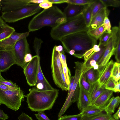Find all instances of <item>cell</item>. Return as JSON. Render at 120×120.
Wrapping results in <instances>:
<instances>
[{
    "mask_svg": "<svg viewBox=\"0 0 120 120\" xmlns=\"http://www.w3.org/2000/svg\"><path fill=\"white\" fill-rule=\"evenodd\" d=\"M19 88H17L15 87H10L0 83V89L3 90H15Z\"/></svg>",
    "mask_w": 120,
    "mask_h": 120,
    "instance_id": "47",
    "label": "cell"
},
{
    "mask_svg": "<svg viewBox=\"0 0 120 120\" xmlns=\"http://www.w3.org/2000/svg\"><path fill=\"white\" fill-rule=\"evenodd\" d=\"M59 57L62 64L63 72L66 83L69 86L70 83V79L71 77L70 70L67 66L66 61H64L62 60L60 57L59 55Z\"/></svg>",
    "mask_w": 120,
    "mask_h": 120,
    "instance_id": "31",
    "label": "cell"
},
{
    "mask_svg": "<svg viewBox=\"0 0 120 120\" xmlns=\"http://www.w3.org/2000/svg\"><path fill=\"white\" fill-rule=\"evenodd\" d=\"M110 12L107 8L101 9L92 19L88 30L96 28L102 25L105 17L108 16Z\"/></svg>",
    "mask_w": 120,
    "mask_h": 120,
    "instance_id": "16",
    "label": "cell"
},
{
    "mask_svg": "<svg viewBox=\"0 0 120 120\" xmlns=\"http://www.w3.org/2000/svg\"><path fill=\"white\" fill-rule=\"evenodd\" d=\"M114 63L112 60L108 62L99 76L98 81L101 86L105 85L111 77V72Z\"/></svg>",
    "mask_w": 120,
    "mask_h": 120,
    "instance_id": "20",
    "label": "cell"
},
{
    "mask_svg": "<svg viewBox=\"0 0 120 120\" xmlns=\"http://www.w3.org/2000/svg\"><path fill=\"white\" fill-rule=\"evenodd\" d=\"M15 31L14 28L6 24L4 30L0 34V42L8 37Z\"/></svg>",
    "mask_w": 120,
    "mask_h": 120,
    "instance_id": "32",
    "label": "cell"
},
{
    "mask_svg": "<svg viewBox=\"0 0 120 120\" xmlns=\"http://www.w3.org/2000/svg\"><path fill=\"white\" fill-rule=\"evenodd\" d=\"M13 51L15 64L23 69L27 64L24 62L25 57L30 52L26 38L18 41L15 44Z\"/></svg>",
    "mask_w": 120,
    "mask_h": 120,
    "instance_id": "9",
    "label": "cell"
},
{
    "mask_svg": "<svg viewBox=\"0 0 120 120\" xmlns=\"http://www.w3.org/2000/svg\"><path fill=\"white\" fill-rule=\"evenodd\" d=\"M40 58L38 59V72L36 86L37 88L43 90H48L53 89L45 77L42 72L40 62Z\"/></svg>",
    "mask_w": 120,
    "mask_h": 120,
    "instance_id": "17",
    "label": "cell"
},
{
    "mask_svg": "<svg viewBox=\"0 0 120 120\" xmlns=\"http://www.w3.org/2000/svg\"><path fill=\"white\" fill-rule=\"evenodd\" d=\"M60 41L61 42L64 51L68 53L73 50L75 55L83 54L87 50L97 44V41L91 37L87 31L71 34L62 38Z\"/></svg>",
    "mask_w": 120,
    "mask_h": 120,
    "instance_id": "3",
    "label": "cell"
},
{
    "mask_svg": "<svg viewBox=\"0 0 120 120\" xmlns=\"http://www.w3.org/2000/svg\"><path fill=\"white\" fill-rule=\"evenodd\" d=\"M89 5H79L68 4L63 12L66 19L78 15L84 11Z\"/></svg>",
    "mask_w": 120,
    "mask_h": 120,
    "instance_id": "15",
    "label": "cell"
},
{
    "mask_svg": "<svg viewBox=\"0 0 120 120\" xmlns=\"http://www.w3.org/2000/svg\"><path fill=\"white\" fill-rule=\"evenodd\" d=\"M111 33H109L106 31L104 32L99 38V41L98 45L106 46L111 38Z\"/></svg>",
    "mask_w": 120,
    "mask_h": 120,
    "instance_id": "33",
    "label": "cell"
},
{
    "mask_svg": "<svg viewBox=\"0 0 120 120\" xmlns=\"http://www.w3.org/2000/svg\"><path fill=\"white\" fill-rule=\"evenodd\" d=\"M92 8V19L102 9L105 8L101 0H96L91 4Z\"/></svg>",
    "mask_w": 120,
    "mask_h": 120,
    "instance_id": "30",
    "label": "cell"
},
{
    "mask_svg": "<svg viewBox=\"0 0 120 120\" xmlns=\"http://www.w3.org/2000/svg\"><path fill=\"white\" fill-rule=\"evenodd\" d=\"M0 83L8 86L10 87H15L17 88L19 87L16 83H14L10 80L5 79L3 80H0Z\"/></svg>",
    "mask_w": 120,
    "mask_h": 120,
    "instance_id": "46",
    "label": "cell"
},
{
    "mask_svg": "<svg viewBox=\"0 0 120 120\" xmlns=\"http://www.w3.org/2000/svg\"><path fill=\"white\" fill-rule=\"evenodd\" d=\"M114 49L113 47L112 40L111 38L106 46L103 54L97 63V64L99 66L97 70L99 73L100 76L106 65L108 63L111 57L113 55Z\"/></svg>",
    "mask_w": 120,
    "mask_h": 120,
    "instance_id": "13",
    "label": "cell"
},
{
    "mask_svg": "<svg viewBox=\"0 0 120 120\" xmlns=\"http://www.w3.org/2000/svg\"><path fill=\"white\" fill-rule=\"evenodd\" d=\"M19 120H33L32 118L23 112L18 117Z\"/></svg>",
    "mask_w": 120,
    "mask_h": 120,
    "instance_id": "48",
    "label": "cell"
},
{
    "mask_svg": "<svg viewBox=\"0 0 120 120\" xmlns=\"http://www.w3.org/2000/svg\"><path fill=\"white\" fill-rule=\"evenodd\" d=\"M82 114L81 112L80 113L74 115H64L61 116L58 120H82Z\"/></svg>",
    "mask_w": 120,
    "mask_h": 120,
    "instance_id": "36",
    "label": "cell"
},
{
    "mask_svg": "<svg viewBox=\"0 0 120 120\" xmlns=\"http://www.w3.org/2000/svg\"><path fill=\"white\" fill-rule=\"evenodd\" d=\"M9 117L8 115L5 113L2 110L0 109V120H5Z\"/></svg>",
    "mask_w": 120,
    "mask_h": 120,
    "instance_id": "51",
    "label": "cell"
},
{
    "mask_svg": "<svg viewBox=\"0 0 120 120\" xmlns=\"http://www.w3.org/2000/svg\"><path fill=\"white\" fill-rule=\"evenodd\" d=\"M35 52L36 55L33 57L23 69L27 83L30 86H36L37 81L40 51Z\"/></svg>",
    "mask_w": 120,
    "mask_h": 120,
    "instance_id": "10",
    "label": "cell"
},
{
    "mask_svg": "<svg viewBox=\"0 0 120 120\" xmlns=\"http://www.w3.org/2000/svg\"><path fill=\"white\" fill-rule=\"evenodd\" d=\"M97 64V62L93 60L90 61L89 63V66L90 67L93 68V67Z\"/></svg>",
    "mask_w": 120,
    "mask_h": 120,
    "instance_id": "58",
    "label": "cell"
},
{
    "mask_svg": "<svg viewBox=\"0 0 120 120\" xmlns=\"http://www.w3.org/2000/svg\"><path fill=\"white\" fill-rule=\"evenodd\" d=\"M120 80L116 83L113 92H120Z\"/></svg>",
    "mask_w": 120,
    "mask_h": 120,
    "instance_id": "53",
    "label": "cell"
},
{
    "mask_svg": "<svg viewBox=\"0 0 120 120\" xmlns=\"http://www.w3.org/2000/svg\"><path fill=\"white\" fill-rule=\"evenodd\" d=\"M39 5L41 8L44 9H49L53 6L52 4L49 1V0H45V1L39 4Z\"/></svg>",
    "mask_w": 120,
    "mask_h": 120,
    "instance_id": "43",
    "label": "cell"
},
{
    "mask_svg": "<svg viewBox=\"0 0 120 120\" xmlns=\"http://www.w3.org/2000/svg\"><path fill=\"white\" fill-rule=\"evenodd\" d=\"M104 111V109L100 108L95 105L90 104L81 111V112L82 116H88L95 115Z\"/></svg>",
    "mask_w": 120,
    "mask_h": 120,
    "instance_id": "23",
    "label": "cell"
},
{
    "mask_svg": "<svg viewBox=\"0 0 120 120\" xmlns=\"http://www.w3.org/2000/svg\"><path fill=\"white\" fill-rule=\"evenodd\" d=\"M93 68L94 70H97L99 66L97 64L93 67Z\"/></svg>",
    "mask_w": 120,
    "mask_h": 120,
    "instance_id": "59",
    "label": "cell"
},
{
    "mask_svg": "<svg viewBox=\"0 0 120 120\" xmlns=\"http://www.w3.org/2000/svg\"><path fill=\"white\" fill-rule=\"evenodd\" d=\"M100 49L101 48L98 45H94L93 48L87 50L83 54V57L84 58V62L86 61L94 52H98Z\"/></svg>",
    "mask_w": 120,
    "mask_h": 120,
    "instance_id": "37",
    "label": "cell"
},
{
    "mask_svg": "<svg viewBox=\"0 0 120 120\" xmlns=\"http://www.w3.org/2000/svg\"><path fill=\"white\" fill-rule=\"evenodd\" d=\"M85 74L87 81L90 84L97 81L100 76L98 70H94L93 68L87 70Z\"/></svg>",
    "mask_w": 120,
    "mask_h": 120,
    "instance_id": "24",
    "label": "cell"
},
{
    "mask_svg": "<svg viewBox=\"0 0 120 120\" xmlns=\"http://www.w3.org/2000/svg\"><path fill=\"white\" fill-rule=\"evenodd\" d=\"M66 20L63 12L54 6L44 9L34 16L30 22L28 28L30 32L38 30L45 26L53 28Z\"/></svg>",
    "mask_w": 120,
    "mask_h": 120,
    "instance_id": "2",
    "label": "cell"
},
{
    "mask_svg": "<svg viewBox=\"0 0 120 120\" xmlns=\"http://www.w3.org/2000/svg\"><path fill=\"white\" fill-rule=\"evenodd\" d=\"M53 4H61L66 3V0H49Z\"/></svg>",
    "mask_w": 120,
    "mask_h": 120,
    "instance_id": "55",
    "label": "cell"
},
{
    "mask_svg": "<svg viewBox=\"0 0 120 120\" xmlns=\"http://www.w3.org/2000/svg\"><path fill=\"white\" fill-rule=\"evenodd\" d=\"M105 31L103 25L96 28L89 30L87 31L89 35L97 41Z\"/></svg>",
    "mask_w": 120,
    "mask_h": 120,
    "instance_id": "27",
    "label": "cell"
},
{
    "mask_svg": "<svg viewBox=\"0 0 120 120\" xmlns=\"http://www.w3.org/2000/svg\"><path fill=\"white\" fill-rule=\"evenodd\" d=\"M34 114L38 120H50L44 113V111L39 112L38 114Z\"/></svg>",
    "mask_w": 120,
    "mask_h": 120,
    "instance_id": "44",
    "label": "cell"
},
{
    "mask_svg": "<svg viewBox=\"0 0 120 120\" xmlns=\"http://www.w3.org/2000/svg\"><path fill=\"white\" fill-rule=\"evenodd\" d=\"M59 55V52L55 50L54 47L52 51L51 58L52 75L54 82L56 85L63 91H66L62 79L61 72L63 68Z\"/></svg>",
    "mask_w": 120,
    "mask_h": 120,
    "instance_id": "7",
    "label": "cell"
},
{
    "mask_svg": "<svg viewBox=\"0 0 120 120\" xmlns=\"http://www.w3.org/2000/svg\"><path fill=\"white\" fill-rule=\"evenodd\" d=\"M75 74L74 82L72 88L69 94L67 95L66 101L61 109V111L65 112L71 105V98L73 93L79 84V82L82 75L88 70L93 68H88L86 67L84 62L78 61L75 62Z\"/></svg>",
    "mask_w": 120,
    "mask_h": 120,
    "instance_id": "8",
    "label": "cell"
},
{
    "mask_svg": "<svg viewBox=\"0 0 120 120\" xmlns=\"http://www.w3.org/2000/svg\"><path fill=\"white\" fill-rule=\"evenodd\" d=\"M120 102V98L119 96L112 97L104 108V111L106 113L111 115L114 112L116 108L118 106Z\"/></svg>",
    "mask_w": 120,
    "mask_h": 120,
    "instance_id": "21",
    "label": "cell"
},
{
    "mask_svg": "<svg viewBox=\"0 0 120 120\" xmlns=\"http://www.w3.org/2000/svg\"><path fill=\"white\" fill-rule=\"evenodd\" d=\"M120 106H119L118 110L117 112L112 116L116 120H118L120 118Z\"/></svg>",
    "mask_w": 120,
    "mask_h": 120,
    "instance_id": "54",
    "label": "cell"
},
{
    "mask_svg": "<svg viewBox=\"0 0 120 120\" xmlns=\"http://www.w3.org/2000/svg\"><path fill=\"white\" fill-rule=\"evenodd\" d=\"M30 32L20 33L15 31L8 37L0 42V49L12 50L16 42L21 39L26 38Z\"/></svg>",
    "mask_w": 120,
    "mask_h": 120,
    "instance_id": "12",
    "label": "cell"
},
{
    "mask_svg": "<svg viewBox=\"0 0 120 120\" xmlns=\"http://www.w3.org/2000/svg\"><path fill=\"white\" fill-rule=\"evenodd\" d=\"M26 95L28 107L33 112L44 111L51 109L59 94L56 89L48 90L34 88L29 90Z\"/></svg>",
    "mask_w": 120,
    "mask_h": 120,
    "instance_id": "1",
    "label": "cell"
},
{
    "mask_svg": "<svg viewBox=\"0 0 120 120\" xmlns=\"http://www.w3.org/2000/svg\"><path fill=\"white\" fill-rule=\"evenodd\" d=\"M6 24L1 17L0 16V34L4 30Z\"/></svg>",
    "mask_w": 120,
    "mask_h": 120,
    "instance_id": "50",
    "label": "cell"
},
{
    "mask_svg": "<svg viewBox=\"0 0 120 120\" xmlns=\"http://www.w3.org/2000/svg\"><path fill=\"white\" fill-rule=\"evenodd\" d=\"M111 38H112L113 46L114 49L117 45L120 43V22L118 26H114L112 28Z\"/></svg>",
    "mask_w": 120,
    "mask_h": 120,
    "instance_id": "25",
    "label": "cell"
},
{
    "mask_svg": "<svg viewBox=\"0 0 120 120\" xmlns=\"http://www.w3.org/2000/svg\"><path fill=\"white\" fill-rule=\"evenodd\" d=\"M111 77H112L116 82L120 80V63L114 62L111 72Z\"/></svg>",
    "mask_w": 120,
    "mask_h": 120,
    "instance_id": "29",
    "label": "cell"
},
{
    "mask_svg": "<svg viewBox=\"0 0 120 120\" xmlns=\"http://www.w3.org/2000/svg\"><path fill=\"white\" fill-rule=\"evenodd\" d=\"M41 9L39 4L30 3L15 10L2 12L1 17L5 22H14L34 15Z\"/></svg>",
    "mask_w": 120,
    "mask_h": 120,
    "instance_id": "5",
    "label": "cell"
},
{
    "mask_svg": "<svg viewBox=\"0 0 120 120\" xmlns=\"http://www.w3.org/2000/svg\"><path fill=\"white\" fill-rule=\"evenodd\" d=\"M45 0H29V3H33L35 4H40Z\"/></svg>",
    "mask_w": 120,
    "mask_h": 120,
    "instance_id": "56",
    "label": "cell"
},
{
    "mask_svg": "<svg viewBox=\"0 0 120 120\" xmlns=\"http://www.w3.org/2000/svg\"><path fill=\"white\" fill-rule=\"evenodd\" d=\"M79 93L77 105L78 109L82 111L89 105V99L87 92L82 87L79 81Z\"/></svg>",
    "mask_w": 120,
    "mask_h": 120,
    "instance_id": "18",
    "label": "cell"
},
{
    "mask_svg": "<svg viewBox=\"0 0 120 120\" xmlns=\"http://www.w3.org/2000/svg\"><path fill=\"white\" fill-rule=\"evenodd\" d=\"M113 92L112 90H106L103 93L91 104L95 105L100 108L104 109L112 96Z\"/></svg>",
    "mask_w": 120,
    "mask_h": 120,
    "instance_id": "19",
    "label": "cell"
},
{
    "mask_svg": "<svg viewBox=\"0 0 120 120\" xmlns=\"http://www.w3.org/2000/svg\"><path fill=\"white\" fill-rule=\"evenodd\" d=\"M54 47L55 50L58 52H61L64 50L63 46L61 45H55Z\"/></svg>",
    "mask_w": 120,
    "mask_h": 120,
    "instance_id": "57",
    "label": "cell"
},
{
    "mask_svg": "<svg viewBox=\"0 0 120 120\" xmlns=\"http://www.w3.org/2000/svg\"><path fill=\"white\" fill-rule=\"evenodd\" d=\"M113 55H114L116 62L120 63V44H119L115 49Z\"/></svg>",
    "mask_w": 120,
    "mask_h": 120,
    "instance_id": "42",
    "label": "cell"
},
{
    "mask_svg": "<svg viewBox=\"0 0 120 120\" xmlns=\"http://www.w3.org/2000/svg\"><path fill=\"white\" fill-rule=\"evenodd\" d=\"M106 8L109 6L118 8L120 5V1L119 0H101Z\"/></svg>",
    "mask_w": 120,
    "mask_h": 120,
    "instance_id": "38",
    "label": "cell"
},
{
    "mask_svg": "<svg viewBox=\"0 0 120 120\" xmlns=\"http://www.w3.org/2000/svg\"><path fill=\"white\" fill-rule=\"evenodd\" d=\"M79 81L82 87L88 94L90 89L91 84L86 81L85 73L81 76Z\"/></svg>",
    "mask_w": 120,
    "mask_h": 120,
    "instance_id": "39",
    "label": "cell"
},
{
    "mask_svg": "<svg viewBox=\"0 0 120 120\" xmlns=\"http://www.w3.org/2000/svg\"><path fill=\"white\" fill-rule=\"evenodd\" d=\"M96 0H66V3L72 4L85 5L91 4Z\"/></svg>",
    "mask_w": 120,
    "mask_h": 120,
    "instance_id": "34",
    "label": "cell"
},
{
    "mask_svg": "<svg viewBox=\"0 0 120 120\" xmlns=\"http://www.w3.org/2000/svg\"><path fill=\"white\" fill-rule=\"evenodd\" d=\"M79 89L78 84L72 95L71 100V102L72 103H74L77 101L79 96Z\"/></svg>",
    "mask_w": 120,
    "mask_h": 120,
    "instance_id": "45",
    "label": "cell"
},
{
    "mask_svg": "<svg viewBox=\"0 0 120 120\" xmlns=\"http://www.w3.org/2000/svg\"><path fill=\"white\" fill-rule=\"evenodd\" d=\"M82 120H116L111 115L101 112L91 116H82Z\"/></svg>",
    "mask_w": 120,
    "mask_h": 120,
    "instance_id": "22",
    "label": "cell"
},
{
    "mask_svg": "<svg viewBox=\"0 0 120 120\" xmlns=\"http://www.w3.org/2000/svg\"><path fill=\"white\" fill-rule=\"evenodd\" d=\"M106 46L100 45L99 47L101 48L100 50L97 52H94L89 57L87 60L84 63L87 67H90L89 66V63L90 61L93 60L97 63L102 56L105 49Z\"/></svg>",
    "mask_w": 120,
    "mask_h": 120,
    "instance_id": "26",
    "label": "cell"
},
{
    "mask_svg": "<svg viewBox=\"0 0 120 120\" xmlns=\"http://www.w3.org/2000/svg\"><path fill=\"white\" fill-rule=\"evenodd\" d=\"M4 79V78L2 76L1 72H0V80H3Z\"/></svg>",
    "mask_w": 120,
    "mask_h": 120,
    "instance_id": "60",
    "label": "cell"
},
{
    "mask_svg": "<svg viewBox=\"0 0 120 120\" xmlns=\"http://www.w3.org/2000/svg\"><path fill=\"white\" fill-rule=\"evenodd\" d=\"M88 30L86 26L83 12L74 17L67 19L66 22L52 28L50 33L54 40H59L63 37L73 33Z\"/></svg>",
    "mask_w": 120,
    "mask_h": 120,
    "instance_id": "4",
    "label": "cell"
},
{
    "mask_svg": "<svg viewBox=\"0 0 120 120\" xmlns=\"http://www.w3.org/2000/svg\"><path fill=\"white\" fill-rule=\"evenodd\" d=\"M32 57V55L30 53L27 54L26 55L24 58L25 62L26 64L29 62L31 60Z\"/></svg>",
    "mask_w": 120,
    "mask_h": 120,
    "instance_id": "52",
    "label": "cell"
},
{
    "mask_svg": "<svg viewBox=\"0 0 120 120\" xmlns=\"http://www.w3.org/2000/svg\"><path fill=\"white\" fill-rule=\"evenodd\" d=\"M29 0H2L1 6L2 12L15 10L28 4Z\"/></svg>",
    "mask_w": 120,
    "mask_h": 120,
    "instance_id": "14",
    "label": "cell"
},
{
    "mask_svg": "<svg viewBox=\"0 0 120 120\" xmlns=\"http://www.w3.org/2000/svg\"><path fill=\"white\" fill-rule=\"evenodd\" d=\"M103 25L105 31L109 33H111V25L108 17H105Z\"/></svg>",
    "mask_w": 120,
    "mask_h": 120,
    "instance_id": "40",
    "label": "cell"
},
{
    "mask_svg": "<svg viewBox=\"0 0 120 120\" xmlns=\"http://www.w3.org/2000/svg\"><path fill=\"white\" fill-rule=\"evenodd\" d=\"M15 64L12 50L0 49V72L5 71Z\"/></svg>",
    "mask_w": 120,
    "mask_h": 120,
    "instance_id": "11",
    "label": "cell"
},
{
    "mask_svg": "<svg viewBox=\"0 0 120 120\" xmlns=\"http://www.w3.org/2000/svg\"><path fill=\"white\" fill-rule=\"evenodd\" d=\"M116 83L115 80L111 77L105 85V89L113 91Z\"/></svg>",
    "mask_w": 120,
    "mask_h": 120,
    "instance_id": "41",
    "label": "cell"
},
{
    "mask_svg": "<svg viewBox=\"0 0 120 120\" xmlns=\"http://www.w3.org/2000/svg\"><path fill=\"white\" fill-rule=\"evenodd\" d=\"M75 79V76H72L70 77V83L69 85V89L68 90V95L74 85Z\"/></svg>",
    "mask_w": 120,
    "mask_h": 120,
    "instance_id": "49",
    "label": "cell"
},
{
    "mask_svg": "<svg viewBox=\"0 0 120 120\" xmlns=\"http://www.w3.org/2000/svg\"><path fill=\"white\" fill-rule=\"evenodd\" d=\"M91 4L89 5L83 12L85 23L86 27L88 28L90 26L92 19Z\"/></svg>",
    "mask_w": 120,
    "mask_h": 120,
    "instance_id": "28",
    "label": "cell"
},
{
    "mask_svg": "<svg viewBox=\"0 0 120 120\" xmlns=\"http://www.w3.org/2000/svg\"><path fill=\"white\" fill-rule=\"evenodd\" d=\"M24 96L19 87L14 90L0 89V105L3 104L14 111H17L21 106L22 102L24 100Z\"/></svg>",
    "mask_w": 120,
    "mask_h": 120,
    "instance_id": "6",
    "label": "cell"
},
{
    "mask_svg": "<svg viewBox=\"0 0 120 120\" xmlns=\"http://www.w3.org/2000/svg\"><path fill=\"white\" fill-rule=\"evenodd\" d=\"M105 85L101 86L89 100V105L94 102L101 94L103 93L106 89Z\"/></svg>",
    "mask_w": 120,
    "mask_h": 120,
    "instance_id": "35",
    "label": "cell"
}]
</instances>
